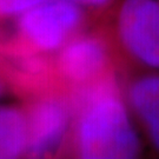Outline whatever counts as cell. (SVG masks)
<instances>
[{"label":"cell","mask_w":159,"mask_h":159,"mask_svg":"<svg viewBox=\"0 0 159 159\" xmlns=\"http://www.w3.org/2000/svg\"><path fill=\"white\" fill-rule=\"evenodd\" d=\"M127 100L142 120L151 142L159 150V75L150 74L136 79L127 90Z\"/></svg>","instance_id":"obj_7"},{"label":"cell","mask_w":159,"mask_h":159,"mask_svg":"<svg viewBox=\"0 0 159 159\" xmlns=\"http://www.w3.org/2000/svg\"><path fill=\"white\" fill-rule=\"evenodd\" d=\"M112 60L108 40L99 32L74 34L53 59L58 81L64 92L114 71Z\"/></svg>","instance_id":"obj_4"},{"label":"cell","mask_w":159,"mask_h":159,"mask_svg":"<svg viewBox=\"0 0 159 159\" xmlns=\"http://www.w3.org/2000/svg\"><path fill=\"white\" fill-rule=\"evenodd\" d=\"M27 145V120L25 110L0 106V159L25 154Z\"/></svg>","instance_id":"obj_8"},{"label":"cell","mask_w":159,"mask_h":159,"mask_svg":"<svg viewBox=\"0 0 159 159\" xmlns=\"http://www.w3.org/2000/svg\"><path fill=\"white\" fill-rule=\"evenodd\" d=\"M117 31L121 45L134 60L159 68V0H124Z\"/></svg>","instance_id":"obj_5"},{"label":"cell","mask_w":159,"mask_h":159,"mask_svg":"<svg viewBox=\"0 0 159 159\" xmlns=\"http://www.w3.org/2000/svg\"><path fill=\"white\" fill-rule=\"evenodd\" d=\"M66 97L73 112V154L87 159H130L139 154L140 140L114 71L68 90Z\"/></svg>","instance_id":"obj_1"},{"label":"cell","mask_w":159,"mask_h":159,"mask_svg":"<svg viewBox=\"0 0 159 159\" xmlns=\"http://www.w3.org/2000/svg\"><path fill=\"white\" fill-rule=\"evenodd\" d=\"M27 145L25 154L45 158L67 148L73 125V112L66 93L56 91L27 100Z\"/></svg>","instance_id":"obj_3"},{"label":"cell","mask_w":159,"mask_h":159,"mask_svg":"<svg viewBox=\"0 0 159 159\" xmlns=\"http://www.w3.org/2000/svg\"><path fill=\"white\" fill-rule=\"evenodd\" d=\"M73 1H75L77 4H80V5L89 6L94 10H102L111 5L114 0H73Z\"/></svg>","instance_id":"obj_10"},{"label":"cell","mask_w":159,"mask_h":159,"mask_svg":"<svg viewBox=\"0 0 159 159\" xmlns=\"http://www.w3.org/2000/svg\"><path fill=\"white\" fill-rule=\"evenodd\" d=\"M85 23V14L73 0H48L14 20L20 39L33 51H57Z\"/></svg>","instance_id":"obj_2"},{"label":"cell","mask_w":159,"mask_h":159,"mask_svg":"<svg viewBox=\"0 0 159 159\" xmlns=\"http://www.w3.org/2000/svg\"><path fill=\"white\" fill-rule=\"evenodd\" d=\"M7 87H8V85H7L5 77H4V74H2V71H1V68H0V97L5 93Z\"/></svg>","instance_id":"obj_11"},{"label":"cell","mask_w":159,"mask_h":159,"mask_svg":"<svg viewBox=\"0 0 159 159\" xmlns=\"http://www.w3.org/2000/svg\"><path fill=\"white\" fill-rule=\"evenodd\" d=\"M0 68L8 89L26 100L63 91L56 74L54 61L46 53L23 51L1 57Z\"/></svg>","instance_id":"obj_6"},{"label":"cell","mask_w":159,"mask_h":159,"mask_svg":"<svg viewBox=\"0 0 159 159\" xmlns=\"http://www.w3.org/2000/svg\"><path fill=\"white\" fill-rule=\"evenodd\" d=\"M46 1L48 0H0V18L10 19L13 16H20Z\"/></svg>","instance_id":"obj_9"}]
</instances>
